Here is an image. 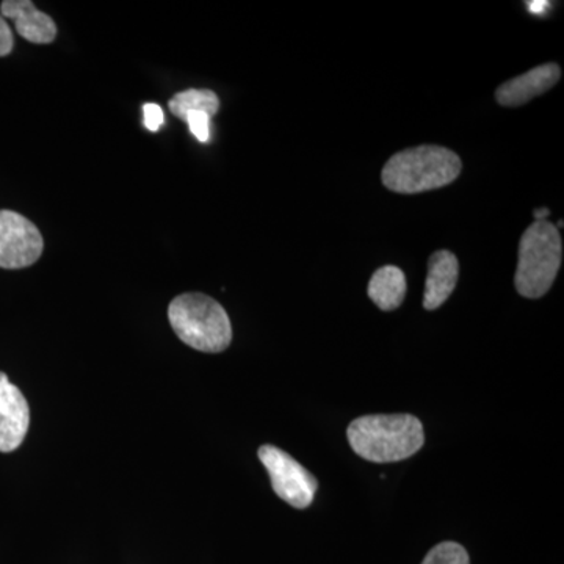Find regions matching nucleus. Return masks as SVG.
<instances>
[{
  "label": "nucleus",
  "mask_w": 564,
  "mask_h": 564,
  "mask_svg": "<svg viewBox=\"0 0 564 564\" xmlns=\"http://www.w3.org/2000/svg\"><path fill=\"white\" fill-rule=\"evenodd\" d=\"M352 452L367 462L395 463L417 454L425 443L422 422L411 414H373L348 426Z\"/></svg>",
  "instance_id": "1"
},
{
  "label": "nucleus",
  "mask_w": 564,
  "mask_h": 564,
  "mask_svg": "<svg viewBox=\"0 0 564 564\" xmlns=\"http://www.w3.org/2000/svg\"><path fill=\"white\" fill-rule=\"evenodd\" d=\"M462 159L443 147L410 148L392 155L381 180L389 191L414 195L452 184L462 174Z\"/></svg>",
  "instance_id": "2"
},
{
  "label": "nucleus",
  "mask_w": 564,
  "mask_h": 564,
  "mask_svg": "<svg viewBox=\"0 0 564 564\" xmlns=\"http://www.w3.org/2000/svg\"><path fill=\"white\" fill-rule=\"evenodd\" d=\"M170 323L188 347L204 352H220L232 340V326L220 303L204 293H184L170 304Z\"/></svg>",
  "instance_id": "3"
},
{
  "label": "nucleus",
  "mask_w": 564,
  "mask_h": 564,
  "mask_svg": "<svg viewBox=\"0 0 564 564\" xmlns=\"http://www.w3.org/2000/svg\"><path fill=\"white\" fill-rule=\"evenodd\" d=\"M563 245L551 221H534L519 243L514 284L525 299H541L554 284L562 265Z\"/></svg>",
  "instance_id": "4"
},
{
  "label": "nucleus",
  "mask_w": 564,
  "mask_h": 564,
  "mask_svg": "<svg viewBox=\"0 0 564 564\" xmlns=\"http://www.w3.org/2000/svg\"><path fill=\"white\" fill-rule=\"evenodd\" d=\"M258 455L280 499L299 510L313 503L318 481L310 470L274 445H262Z\"/></svg>",
  "instance_id": "5"
},
{
  "label": "nucleus",
  "mask_w": 564,
  "mask_h": 564,
  "mask_svg": "<svg viewBox=\"0 0 564 564\" xmlns=\"http://www.w3.org/2000/svg\"><path fill=\"white\" fill-rule=\"evenodd\" d=\"M43 250V236L31 220L18 212L0 210V269L31 267Z\"/></svg>",
  "instance_id": "6"
},
{
  "label": "nucleus",
  "mask_w": 564,
  "mask_h": 564,
  "mask_svg": "<svg viewBox=\"0 0 564 564\" xmlns=\"http://www.w3.org/2000/svg\"><path fill=\"white\" fill-rule=\"evenodd\" d=\"M31 425V410L24 393L0 372V452L17 451Z\"/></svg>",
  "instance_id": "7"
},
{
  "label": "nucleus",
  "mask_w": 564,
  "mask_h": 564,
  "mask_svg": "<svg viewBox=\"0 0 564 564\" xmlns=\"http://www.w3.org/2000/svg\"><path fill=\"white\" fill-rule=\"evenodd\" d=\"M560 77H562L560 66L556 63H545L500 85L496 91L497 101L505 107L524 106L536 96L551 90Z\"/></svg>",
  "instance_id": "8"
},
{
  "label": "nucleus",
  "mask_w": 564,
  "mask_h": 564,
  "mask_svg": "<svg viewBox=\"0 0 564 564\" xmlns=\"http://www.w3.org/2000/svg\"><path fill=\"white\" fill-rule=\"evenodd\" d=\"M2 18L17 25L22 39L33 44H50L57 36V25L46 13L36 9L31 0H6L0 6Z\"/></svg>",
  "instance_id": "9"
},
{
  "label": "nucleus",
  "mask_w": 564,
  "mask_h": 564,
  "mask_svg": "<svg viewBox=\"0 0 564 564\" xmlns=\"http://www.w3.org/2000/svg\"><path fill=\"white\" fill-rule=\"evenodd\" d=\"M459 276V263L454 252L441 250L434 252L429 261L423 307L434 311L447 302L455 291Z\"/></svg>",
  "instance_id": "10"
},
{
  "label": "nucleus",
  "mask_w": 564,
  "mask_h": 564,
  "mask_svg": "<svg viewBox=\"0 0 564 564\" xmlns=\"http://www.w3.org/2000/svg\"><path fill=\"white\" fill-rule=\"evenodd\" d=\"M406 295V278L399 267L386 265L375 272L369 282L370 300L381 311H393L400 307Z\"/></svg>",
  "instance_id": "11"
},
{
  "label": "nucleus",
  "mask_w": 564,
  "mask_h": 564,
  "mask_svg": "<svg viewBox=\"0 0 564 564\" xmlns=\"http://www.w3.org/2000/svg\"><path fill=\"white\" fill-rule=\"evenodd\" d=\"M170 110L174 117L185 120L192 111H204L209 117H215L220 110V99L210 90H192L181 91L173 96L172 101L169 104Z\"/></svg>",
  "instance_id": "12"
},
{
  "label": "nucleus",
  "mask_w": 564,
  "mask_h": 564,
  "mask_svg": "<svg viewBox=\"0 0 564 564\" xmlns=\"http://www.w3.org/2000/svg\"><path fill=\"white\" fill-rule=\"evenodd\" d=\"M422 564H470V560L462 544L447 541L433 547Z\"/></svg>",
  "instance_id": "13"
},
{
  "label": "nucleus",
  "mask_w": 564,
  "mask_h": 564,
  "mask_svg": "<svg viewBox=\"0 0 564 564\" xmlns=\"http://www.w3.org/2000/svg\"><path fill=\"white\" fill-rule=\"evenodd\" d=\"M210 120L212 117L204 111H192L184 121L187 122L196 140L207 143L210 140Z\"/></svg>",
  "instance_id": "14"
},
{
  "label": "nucleus",
  "mask_w": 564,
  "mask_h": 564,
  "mask_svg": "<svg viewBox=\"0 0 564 564\" xmlns=\"http://www.w3.org/2000/svg\"><path fill=\"white\" fill-rule=\"evenodd\" d=\"M165 122L163 110L158 104H144L143 106V124L148 131L158 132Z\"/></svg>",
  "instance_id": "15"
},
{
  "label": "nucleus",
  "mask_w": 564,
  "mask_h": 564,
  "mask_svg": "<svg viewBox=\"0 0 564 564\" xmlns=\"http://www.w3.org/2000/svg\"><path fill=\"white\" fill-rule=\"evenodd\" d=\"M14 39L10 25L0 17V57H6L13 51Z\"/></svg>",
  "instance_id": "16"
},
{
  "label": "nucleus",
  "mask_w": 564,
  "mask_h": 564,
  "mask_svg": "<svg viewBox=\"0 0 564 564\" xmlns=\"http://www.w3.org/2000/svg\"><path fill=\"white\" fill-rule=\"evenodd\" d=\"M527 6L530 7V10H532L533 13H544L545 7L549 6V2H529Z\"/></svg>",
  "instance_id": "17"
},
{
  "label": "nucleus",
  "mask_w": 564,
  "mask_h": 564,
  "mask_svg": "<svg viewBox=\"0 0 564 564\" xmlns=\"http://www.w3.org/2000/svg\"><path fill=\"white\" fill-rule=\"evenodd\" d=\"M534 218H536V221H544L545 218L549 217V215H551V212H549V209H538V210H534Z\"/></svg>",
  "instance_id": "18"
}]
</instances>
